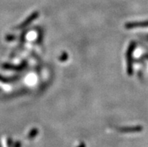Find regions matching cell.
Masks as SVG:
<instances>
[{
  "instance_id": "obj_1",
  "label": "cell",
  "mask_w": 148,
  "mask_h": 147,
  "mask_svg": "<svg viewBox=\"0 0 148 147\" xmlns=\"http://www.w3.org/2000/svg\"><path fill=\"white\" fill-rule=\"evenodd\" d=\"M126 29H135L138 27H147L148 26V21H142V22L138 23H127L125 26Z\"/></svg>"
},
{
  "instance_id": "obj_2",
  "label": "cell",
  "mask_w": 148,
  "mask_h": 147,
  "mask_svg": "<svg viewBox=\"0 0 148 147\" xmlns=\"http://www.w3.org/2000/svg\"><path fill=\"white\" fill-rule=\"evenodd\" d=\"M132 46L130 47V50L128 51V54H127V56H128V73H129V75H131L132 74V64H131V59H132V50L133 48L132 49Z\"/></svg>"
}]
</instances>
